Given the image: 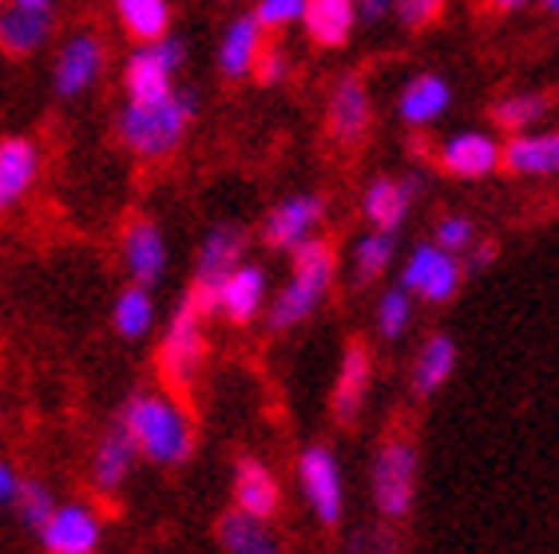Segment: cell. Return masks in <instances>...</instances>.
I'll return each mask as SVG.
<instances>
[{"label":"cell","instance_id":"20","mask_svg":"<svg viewBox=\"0 0 559 554\" xmlns=\"http://www.w3.org/2000/svg\"><path fill=\"white\" fill-rule=\"evenodd\" d=\"M496 159H500V150H496V143L488 135H456L449 138V147H444V167H449L452 174H464V179H480V174H488L496 167Z\"/></svg>","mask_w":559,"mask_h":554},{"label":"cell","instance_id":"5","mask_svg":"<svg viewBox=\"0 0 559 554\" xmlns=\"http://www.w3.org/2000/svg\"><path fill=\"white\" fill-rule=\"evenodd\" d=\"M183 40H159V44H143L128 56V68H123V80H128V104H151V99H163L175 92V72L183 68Z\"/></svg>","mask_w":559,"mask_h":554},{"label":"cell","instance_id":"30","mask_svg":"<svg viewBox=\"0 0 559 554\" xmlns=\"http://www.w3.org/2000/svg\"><path fill=\"white\" fill-rule=\"evenodd\" d=\"M452 364H456V345H452L449 337H432V341L425 345V352H420V361H417V388L420 393H432L437 384L449 381Z\"/></svg>","mask_w":559,"mask_h":554},{"label":"cell","instance_id":"12","mask_svg":"<svg viewBox=\"0 0 559 554\" xmlns=\"http://www.w3.org/2000/svg\"><path fill=\"white\" fill-rule=\"evenodd\" d=\"M36 174H40V150H36L33 138H0V210L21 203L24 194L33 191Z\"/></svg>","mask_w":559,"mask_h":554},{"label":"cell","instance_id":"4","mask_svg":"<svg viewBox=\"0 0 559 554\" xmlns=\"http://www.w3.org/2000/svg\"><path fill=\"white\" fill-rule=\"evenodd\" d=\"M203 364V310L187 293L167 321V337L159 345V373L171 388H187Z\"/></svg>","mask_w":559,"mask_h":554},{"label":"cell","instance_id":"40","mask_svg":"<svg viewBox=\"0 0 559 554\" xmlns=\"http://www.w3.org/2000/svg\"><path fill=\"white\" fill-rule=\"evenodd\" d=\"M548 9H551V12H559V0H551V4H548Z\"/></svg>","mask_w":559,"mask_h":554},{"label":"cell","instance_id":"8","mask_svg":"<svg viewBox=\"0 0 559 554\" xmlns=\"http://www.w3.org/2000/svg\"><path fill=\"white\" fill-rule=\"evenodd\" d=\"M413 475H417V456H413L409 444H389L381 456H377L373 468V495L377 507L385 515H405L413 507Z\"/></svg>","mask_w":559,"mask_h":554},{"label":"cell","instance_id":"38","mask_svg":"<svg viewBox=\"0 0 559 554\" xmlns=\"http://www.w3.org/2000/svg\"><path fill=\"white\" fill-rule=\"evenodd\" d=\"M16 471L9 468V463H0V507H4V503H12V495H16Z\"/></svg>","mask_w":559,"mask_h":554},{"label":"cell","instance_id":"17","mask_svg":"<svg viewBox=\"0 0 559 554\" xmlns=\"http://www.w3.org/2000/svg\"><path fill=\"white\" fill-rule=\"evenodd\" d=\"M318 218H322V198H313V194L290 198L266 218V242L278 245V250H298Z\"/></svg>","mask_w":559,"mask_h":554},{"label":"cell","instance_id":"19","mask_svg":"<svg viewBox=\"0 0 559 554\" xmlns=\"http://www.w3.org/2000/svg\"><path fill=\"white\" fill-rule=\"evenodd\" d=\"M259 52H262V28L254 24V16H238V21H230V28L223 36L218 68H223V75L238 80V75H247L254 68Z\"/></svg>","mask_w":559,"mask_h":554},{"label":"cell","instance_id":"22","mask_svg":"<svg viewBox=\"0 0 559 554\" xmlns=\"http://www.w3.org/2000/svg\"><path fill=\"white\" fill-rule=\"evenodd\" d=\"M504 162L520 174H551V171H559V131L508 143Z\"/></svg>","mask_w":559,"mask_h":554},{"label":"cell","instance_id":"25","mask_svg":"<svg viewBox=\"0 0 559 554\" xmlns=\"http://www.w3.org/2000/svg\"><path fill=\"white\" fill-rule=\"evenodd\" d=\"M444 107H449V84L441 75H417L401 96V116L409 123H429V119L441 116Z\"/></svg>","mask_w":559,"mask_h":554},{"label":"cell","instance_id":"18","mask_svg":"<svg viewBox=\"0 0 559 554\" xmlns=\"http://www.w3.org/2000/svg\"><path fill=\"white\" fill-rule=\"evenodd\" d=\"M262 298H266V274L259 266H238L226 277L215 293V310H223L230 321H250L259 313Z\"/></svg>","mask_w":559,"mask_h":554},{"label":"cell","instance_id":"26","mask_svg":"<svg viewBox=\"0 0 559 554\" xmlns=\"http://www.w3.org/2000/svg\"><path fill=\"white\" fill-rule=\"evenodd\" d=\"M366 384H369V361H366V349L361 345H349L342 361V376H337V396H334V408L342 420L361 408V396H366Z\"/></svg>","mask_w":559,"mask_h":554},{"label":"cell","instance_id":"3","mask_svg":"<svg viewBox=\"0 0 559 554\" xmlns=\"http://www.w3.org/2000/svg\"><path fill=\"white\" fill-rule=\"evenodd\" d=\"M330 277H334V254H330V245L306 238V242L294 250L290 286L282 289L278 301H274V310H270V329H290L301 317H310L313 305L322 301L325 286H330Z\"/></svg>","mask_w":559,"mask_h":554},{"label":"cell","instance_id":"35","mask_svg":"<svg viewBox=\"0 0 559 554\" xmlns=\"http://www.w3.org/2000/svg\"><path fill=\"white\" fill-rule=\"evenodd\" d=\"M539 111H544L539 99H508L504 107H496V119H500L504 128H524V123H532Z\"/></svg>","mask_w":559,"mask_h":554},{"label":"cell","instance_id":"21","mask_svg":"<svg viewBox=\"0 0 559 554\" xmlns=\"http://www.w3.org/2000/svg\"><path fill=\"white\" fill-rule=\"evenodd\" d=\"M301 21H306L313 40L325 44V48H337V44H345L349 28H354V4H345V0H313V4H306Z\"/></svg>","mask_w":559,"mask_h":554},{"label":"cell","instance_id":"10","mask_svg":"<svg viewBox=\"0 0 559 554\" xmlns=\"http://www.w3.org/2000/svg\"><path fill=\"white\" fill-rule=\"evenodd\" d=\"M301 487H306V499L318 511L322 522L342 519V471H337L334 456L325 448H310L298 463Z\"/></svg>","mask_w":559,"mask_h":554},{"label":"cell","instance_id":"9","mask_svg":"<svg viewBox=\"0 0 559 554\" xmlns=\"http://www.w3.org/2000/svg\"><path fill=\"white\" fill-rule=\"evenodd\" d=\"M40 539L52 554H92L99 543V519L84 503H68V507H56L52 519L44 522Z\"/></svg>","mask_w":559,"mask_h":554},{"label":"cell","instance_id":"27","mask_svg":"<svg viewBox=\"0 0 559 554\" xmlns=\"http://www.w3.org/2000/svg\"><path fill=\"white\" fill-rule=\"evenodd\" d=\"M218 534H223V546L230 554H282L278 543L266 534V527L254 519H247V515L230 511L223 519V527H218Z\"/></svg>","mask_w":559,"mask_h":554},{"label":"cell","instance_id":"11","mask_svg":"<svg viewBox=\"0 0 559 554\" xmlns=\"http://www.w3.org/2000/svg\"><path fill=\"white\" fill-rule=\"evenodd\" d=\"M99 68H104V44L92 33H75L56 56V92L60 96H80V92L96 84Z\"/></svg>","mask_w":559,"mask_h":554},{"label":"cell","instance_id":"39","mask_svg":"<svg viewBox=\"0 0 559 554\" xmlns=\"http://www.w3.org/2000/svg\"><path fill=\"white\" fill-rule=\"evenodd\" d=\"M432 12H437L432 4H405V9H401V16H405L409 24H420V21H429Z\"/></svg>","mask_w":559,"mask_h":554},{"label":"cell","instance_id":"36","mask_svg":"<svg viewBox=\"0 0 559 554\" xmlns=\"http://www.w3.org/2000/svg\"><path fill=\"white\" fill-rule=\"evenodd\" d=\"M254 72H259L262 84H278L282 75H286V56L278 48H262L259 60H254Z\"/></svg>","mask_w":559,"mask_h":554},{"label":"cell","instance_id":"13","mask_svg":"<svg viewBox=\"0 0 559 554\" xmlns=\"http://www.w3.org/2000/svg\"><path fill=\"white\" fill-rule=\"evenodd\" d=\"M123 257H128V269L135 277V286L147 289L155 286L167 269V242H163L159 226L147 222V218H135L123 234Z\"/></svg>","mask_w":559,"mask_h":554},{"label":"cell","instance_id":"14","mask_svg":"<svg viewBox=\"0 0 559 554\" xmlns=\"http://www.w3.org/2000/svg\"><path fill=\"white\" fill-rule=\"evenodd\" d=\"M456 262L437 245H420L405 266V289H417L429 301H444L456 289Z\"/></svg>","mask_w":559,"mask_h":554},{"label":"cell","instance_id":"16","mask_svg":"<svg viewBox=\"0 0 559 554\" xmlns=\"http://www.w3.org/2000/svg\"><path fill=\"white\" fill-rule=\"evenodd\" d=\"M135 439L128 436V427L123 424H111L104 432L96 448V468H92V480H96L99 491H119L128 483L131 468H135Z\"/></svg>","mask_w":559,"mask_h":554},{"label":"cell","instance_id":"29","mask_svg":"<svg viewBox=\"0 0 559 554\" xmlns=\"http://www.w3.org/2000/svg\"><path fill=\"white\" fill-rule=\"evenodd\" d=\"M111 317H116V329L123 337H143L151 329V321H155V301H151L147 289L128 286L116 298V313Z\"/></svg>","mask_w":559,"mask_h":554},{"label":"cell","instance_id":"31","mask_svg":"<svg viewBox=\"0 0 559 554\" xmlns=\"http://www.w3.org/2000/svg\"><path fill=\"white\" fill-rule=\"evenodd\" d=\"M12 507H16V519H21L24 527H33V531H40L44 522L52 519V511H56V503H52V495H48L44 483H16Z\"/></svg>","mask_w":559,"mask_h":554},{"label":"cell","instance_id":"33","mask_svg":"<svg viewBox=\"0 0 559 554\" xmlns=\"http://www.w3.org/2000/svg\"><path fill=\"white\" fill-rule=\"evenodd\" d=\"M381 333L385 337H397L405 325H409V298H405V289H393V293H385L381 298Z\"/></svg>","mask_w":559,"mask_h":554},{"label":"cell","instance_id":"34","mask_svg":"<svg viewBox=\"0 0 559 554\" xmlns=\"http://www.w3.org/2000/svg\"><path fill=\"white\" fill-rule=\"evenodd\" d=\"M301 12H306V4L301 0H266V4H259V12H254V24H290V21H298Z\"/></svg>","mask_w":559,"mask_h":554},{"label":"cell","instance_id":"24","mask_svg":"<svg viewBox=\"0 0 559 554\" xmlns=\"http://www.w3.org/2000/svg\"><path fill=\"white\" fill-rule=\"evenodd\" d=\"M119 21L135 40L159 44L167 40V24H171V9L163 0H119Z\"/></svg>","mask_w":559,"mask_h":554},{"label":"cell","instance_id":"2","mask_svg":"<svg viewBox=\"0 0 559 554\" xmlns=\"http://www.w3.org/2000/svg\"><path fill=\"white\" fill-rule=\"evenodd\" d=\"M194 111H199V96L187 87L183 92L175 87L171 96L151 99V104H128L119 116V138L143 159H159V155L179 147Z\"/></svg>","mask_w":559,"mask_h":554},{"label":"cell","instance_id":"15","mask_svg":"<svg viewBox=\"0 0 559 554\" xmlns=\"http://www.w3.org/2000/svg\"><path fill=\"white\" fill-rule=\"evenodd\" d=\"M235 499H238V515L262 522L278 511V483L262 468L259 459H238L235 468Z\"/></svg>","mask_w":559,"mask_h":554},{"label":"cell","instance_id":"1","mask_svg":"<svg viewBox=\"0 0 559 554\" xmlns=\"http://www.w3.org/2000/svg\"><path fill=\"white\" fill-rule=\"evenodd\" d=\"M119 424L128 427V436L135 439V451H143L155 463H183L194 448V432L191 420L171 396H135L128 408H123V420Z\"/></svg>","mask_w":559,"mask_h":554},{"label":"cell","instance_id":"37","mask_svg":"<svg viewBox=\"0 0 559 554\" xmlns=\"http://www.w3.org/2000/svg\"><path fill=\"white\" fill-rule=\"evenodd\" d=\"M437 242H441L444 250H461V245L473 242V226L464 222V218H449V222H441V230H437Z\"/></svg>","mask_w":559,"mask_h":554},{"label":"cell","instance_id":"32","mask_svg":"<svg viewBox=\"0 0 559 554\" xmlns=\"http://www.w3.org/2000/svg\"><path fill=\"white\" fill-rule=\"evenodd\" d=\"M389 257H393V234H369L366 242L357 245V269H361V277H377L389 266Z\"/></svg>","mask_w":559,"mask_h":554},{"label":"cell","instance_id":"23","mask_svg":"<svg viewBox=\"0 0 559 554\" xmlns=\"http://www.w3.org/2000/svg\"><path fill=\"white\" fill-rule=\"evenodd\" d=\"M330 123H334V135L342 143H354L369 123V99L366 87L357 80H345L342 87L334 92V107H330Z\"/></svg>","mask_w":559,"mask_h":554},{"label":"cell","instance_id":"28","mask_svg":"<svg viewBox=\"0 0 559 554\" xmlns=\"http://www.w3.org/2000/svg\"><path fill=\"white\" fill-rule=\"evenodd\" d=\"M405 206H409V191L389 179L373 182L366 194V214L373 218V226H381V234H389L405 218Z\"/></svg>","mask_w":559,"mask_h":554},{"label":"cell","instance_id":"6","mask_svg":"<svg viewBox=\"0 0 559 554\" xmlns=\"http://www.w3.org/2000/svg\"><path fill=\"white\" fill-rule=\"evenodd\" d=\"M242 250H247V238H242L238 226H218V230L206 234L203 250H199V269H194V289H191V298L199 301L203 313L215 310L218 286L242 266Z\"/></svg>","mask_w":559,"mask_h":554},{"label":"cell","instance_id":"7","mask_svg":"<svg viewBox=\"0 0 559 554\" xmlns=\"http://www.w3.org/2000/svg\"><path fill=\"white\" fill-rule=\"evenodd\" d=\"M56 9L48 0H12L9 9H0V52L9 56H33L40 52L52 36Z\"/></svg>","mask_w":559,"mask_h":554}]
</instances>
